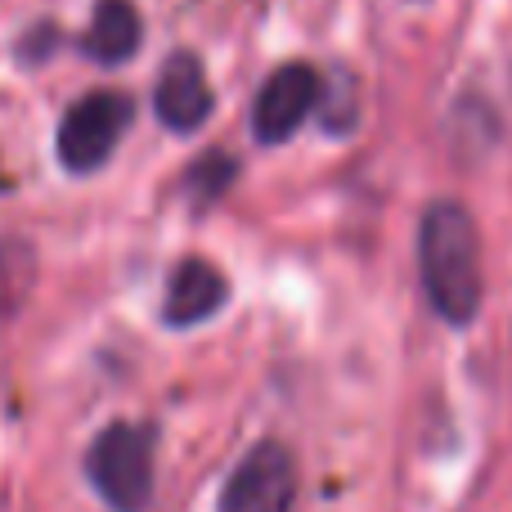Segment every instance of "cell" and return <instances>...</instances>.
Masks as SVG:
<instances>
[{
    "instance_id": "cell-8",
    "label": "cell",
    "mask_w": 512,
    "mask_h": 512,
    "mask_svg": "<svg viewBox=\"0 0 512 512\" xmlns=\"http://www.w3.org/2000/svg\"><path fill=\"white\" fill-rule=\"evenodd\" d=\"M140 14L131 0H99L90 9V27L81 36V50L95 63H122L140 50Z\"/></svg>"
},
{
    "instance_id": "cell-3",
    "label": "cell",
    "mask_w": 512,
    "mask_h": 512,
    "mask_svg": "<svg viewBox=\"0 0 512 512\" xmlns=\"http://www.w3.org/2000/svg\"><path fill=\"white\" fill-rule=\"evenodd\" d=\"M131 117H135V108L126 95H117V90H90V95H81L77 104L63 113L54 153H59V162L68 171L86 176L99 162H108V153H113L117 140L126 135Z\"/></svg>"
},
{
    "instance_id": "cell-9",
    "label": "cell",
    "mask_w": 512,
    "mask_h": 512,
    "mask_svg": "<svg viewBox=\"0 0 512 512\" xmlns=\"http://www.w3.org/2000/svg\"><path fill=\"white\" fill-rule=\"evenodd\" d=\"M234 180V158H225V153H207V158H198L194 167H189L185 185L194 189V198L203 203V198H216L225 185Z\"/></svg>"
},
{
    "instance_id": "cell-2",
    "label": "cell",
    "mask_w": 512,
    "mask_h": 512,
    "mask_svg": "<svg viewBox=\"0 0 512 512\" xmlns=\"http://www.w3.org/2000/svg\"><path fill=\"white\" fill-rule=\"evenodd\" d=\"M86 477L113 512H144L153 499V432L140 423H113L90 441Z\"/></svg>"
},
{
    "instance_id": "cell-4",
    "label": "cell",
    "mask_w": 512,
    "mask_h": 512,
    "mask_svg": "<svg viewBox=\"0 0 512 512\" xmlns=\"http://www.w3.org/2000/svg\"><path fill=\"white\" fill-rule=\"evenodd\" d=\"M292 499H297V463L288 445L256 441L230 472L216 512H292Z\"/></svg>"
},
{
    "instance_id": "cell-1",
    "label": "cell",
    "mask_w": 512,
    "mask_h": 512,
    "mask_svg": "<svg viewBox=\"0 0 512 512\" xmlns=\"http://www.w3.org/2000/svg\"><path fill=\"white\" fill-rule=\"evenodd\" d=\"M418 270L432 310L445 324L463 328L481 310V239L463 203L436 198L418 225Z\"/></svg>"
},
{
    "instance_id": "cell-5",
    "label": "cell",
    "mask_w": 512,
    "mask_h": 512,
    "mask_svg": "<svg viewBox=\"0 0 512 512\" xmlns=\"http://www.w3.org/2000/svg\"><path fill=\"white\" fill-rule=\"evenodd\" d=\"M319 104V72L310 63H283L279 72L265 77L252 104V135L261 144H279L297 131Z\"/></svg>"
},
{
    "instance_id": "cell-6",
    "label": "cell",
    "mask_w": 512,
    "mask_h": 512,
    "mask_svg": "<svg viewBox=\"0 0 512 512\" xmlns=\"http://www.w3.org/2000/svg\"><path fill=\"white\" fill-rule=\"evenodd\" d=\"M153 113L162 126L171 131H198L212 113V90H207L203 63L189 50L171 54L158 72V86H153Z\"/></svg>"
},
{
    "instance_id": "cell-7",
    "label": "cell",
    "mask_w": 512,
    "mask_h": 512,
    "mask_svg": "<svg viewBox=\"0 0 512 512\" xmlns=\"http://www.w3.org/2000/svg\"><path fill=\"white\" fill-rule=\"evenodd\" d=\"M230 288H225V274L216 270L203 256H185V261L171 270L167 279V297H162V319L171 328H194L203 319H212L225 306Z\"/></svg>"
}]
</instances>
